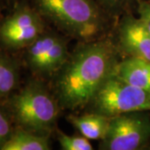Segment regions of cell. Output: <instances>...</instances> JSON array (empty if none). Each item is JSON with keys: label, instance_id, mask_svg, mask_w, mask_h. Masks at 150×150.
Listing matches in <instances>:
<instances>
[{"label": "cell", "instance_id": "8992f818", "mask_svg": "<svg viewBox=\"0 0 150 150\" xmlns=\"http://www.w3.org/2000/svg\"><path fill=\"white\" fill-rule=\"evenodd\" d=\"M69 55L67 39L46 30L25 48L24 62L34 78L44 81L59 74Z\"/></svg>", "mask_w": 150, "mask_h": 150}, {"label": "cell", "instance_id": "30bf717a", "mask_svg": "<svg viewBox=\"0 0 150 150\" xmlns=\"http://www.w3.org/2000/svg\"><path fill=\"white\" fill-rule=\"evenodd\" d=\"M67 119L81 135L89 140L104 139L108 129L110 118L96 112L83 115H69Z\"/></svg>", "mask_w": 150, "mask_h": 150}, {"label": "cell", "instance_id": "7a4b0ae2", "mask_svg": "<svg viewBox=\"0 0 150 150\" xmlns=\"http://www.w3.org/2000/svg\"><path fill=\"white\" fill-rule=\"evenodd\" d=\"M43 18L81 43L103 38L108 13L94 0H28Z\"/></svg>", "mask_w": 150, "mask_h": 150}, {"label": "cell", "instance_id": "5b68a950", "mask_svg": "<svg viewBox=\"0 0 150 150\" xmlns=\"http://www.w3.org/2000/svg\"><path fill=\"white\" fill-rule=\"evenodd\" d=\"M45 21L28 0H17L0 21V48L8 52L25 49L47 30Z\"/></svg>", "mask_w": 150, "mask_h": 150}, {"label": "cell", "instance_id": "6da1fadb", "mask_svg": "<svg viewBox=\"0 0 150 150\" xmlns=\"http://www.w3.org/2000/svg\"><path fill=\"white\" fill-rule=\"evenodd\" d=\"M118 52L108 38L81 43L57 74L56 98L60 107L75 110L88 106L113 72Z\"/></svg>", "mask_w": 150, "mask_h": 150}, {"label": "cell", "instance_id": "ba28073f", "mask_svg": "<svg viewBox=\"0 0 150 150\" xmlns=\"http://www.w3.org/2000/svg\"><path fill=\"white\" fill-rule=\"evenodd\" d=\"M117 38L119 51L150 62V32L139 18L124 15L118 24Z\"/></svg>", "mask_w": 150, "mask_h": 150}, {"label": "cell", "instance_id": "2e32d148", "mask_svg": "<svg viewBox=\"0 0 150 150\" xmlns=\"http://www.w3.org/2000/svg\"><path fill=\"white\" fill-rule=\"evenodd\" d=\"M137 11L139 15L138 18L150 32V1L139 0Z\"/></svg>", "mask_w": 150, "mask_h": 150}, {"label": "cell", "instance_id": "9a60e30c", "mask_svg": "<svg viewBox=\"0 0 150 150\" xmlns=\"http://www.w3.org/2000/svg\"><path fill=\"white\" fill-rule=\"evenodd\" d=\"M103 10L110 15L121 14L139 0H94Z\"/></svg>", "mask_w": 150, "mask_h": 150}, {"label": "cell", "instance_id": "8fae6325", "mask_svg": "<svg viewBox=\"0 0 150 150\" xmlns=\"http://www.w3.org/2000/svg\"><path fill=\"white\" fill-rule=\"evenodd\" d=\"M20 81V64L8 51L0 48V101L18 89Z\"/></svg>", "mask_w": 150, "mask_h": 150}, {"label": "cell", "instance_id": "e0dca14e", "mask_svg": "<svg viewBox=\"0 0 150 150\" xmlns=\"http://www.w3.org/2000/svg\"><path fill=\"white\" fill-rule=\"evenodd\" d=\"M8 3V0H0V11Z\"/></svg>", "mask_w": 150, "mask_h": 150}, {"label": "cell", "instance_id": "52a82bcc", "mask_svg": "<svg viewBox=\"0 0 150 150\" xmlns=\"http://www.w3.org/2000/svg\"><path fill=\"white\" fill-rule=\"evenodd\" d=\"M150 140V117L147 112H126L110 118L99 149H141Z\"/></svg>", "mask_w": 150, "mask_h": 150}, {"label": "cell", "instance_id": "4fadbf2b", "mask_svg": "<svg viewBox=\"0 0 150 150\" xmlns=\"http://www.w3.org/2000/svg\"><path fill=\"white\" fill-rule=\"evenodd\" d=\"M58 141L61 149L64 150H92L93 149L89 139L83 135H68L59 131Z\"/></svg>", "mask_w": 150, "mask_h": 150}, {"label": "cell", "instance_id": "9c48e42d", "mask_svg": "<svg viewBox=\"0 0 150 150\" xmlns=\"http://www.w3.org/2000/svg\"><path fill=\"white\" fill-rule=\"evenodd\" d=\"M112 74L131 85L150 93V62L129 57L119 60Z\"/></svg>", "mask_w": 150, "mask_h": 150}, {"label": "cell", "instance_id": "277c9868", "mask_svg": "<svg viewBox=\"0 0 150 150\" xmlns=\"http://www.w3.org/2000/svg\"><path fill=\"white\" fill-rule=\"evenodd\" d=\"M90 112L109 118L126 112H149L150 93L111 74L88 105Z\"/></svg>", "mask_w": 150, "mask_h": 150}, {"label": "cell", "instance_id": "7c38bea8", "mask_svg": "<svg viewBox=\"0 0 150 150\" xmlns=\"http://www.w3.org/2000/svg\"><path fill=\"white\" fill-rule=\"evenodd\" d=\"M49 136L34 134L17 127L2 150H49Z\"/></svg>", "mask_w": 150, "mask_h": 150}, {"label": "cell", "instance_id": "5bb4252c", "mask_svg": "<svg viewBox=\"0 0 150 150\" xmlns=\"http://www.w3.org/2000/svg\"><path fill=\"white\" fill-rule=\"evenodd\" d=\"M10 113L4 103L0 101V150L10 139L14 126Z\"/></svg>", "mask_w": 150, "mask_h": 150}, {"label": "cell", "instance_id": "3957f363", "mask_svg": "<svg viewBox=\"0 0 150 150\" xmlns=\"http://www.w3.org/2000/svg\"><path fill=\"white\" fill-rule=\"evenodd\" d=\"M1 102L17 127L48 136L54 130L60 105L43 80L33 77Z\"/></svg>", "mask_w": 150, "mask_h": 150}]
</instances>
